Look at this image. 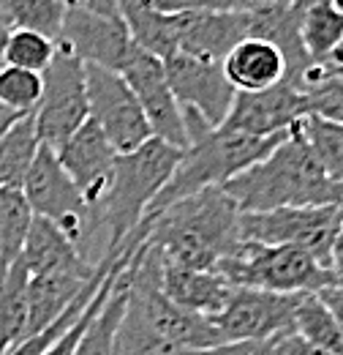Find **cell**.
<instances>
[{"instance_id":"obj_1","label":"cell","mask_w":343,"mask_h":355,"mask_svg":"<svg viewBox=\"0 0 343 355\" xmlns=\"http://www.w3.org/2000/svg\"><path fill=\"white\" fill-rule=\"evenodd\" d=\"M126 309L112 336V355H172L221 345L213 317L172 304L161 290V254L142 241L126 268Z\"/></svg>"},{"instance_id":"obj_2","label":"cell","mask_w":343,"mask_h":355,"mask_svg":"<svg viewBox=\"0 0 343 355\" xmlns=\"http://www.w3.org/2000/svg\"><path fill=\"white\" fill-rule=\"evenodd\" d=\"M240 214H259L275 208H316L335 205L343 197V183H335L322 170L297 123L286 139L254 167L243 170L221 186Z\"/></svg>"},{"instance_id":"obj_3","label":"cell","mask_w":343,"mask_h":355,"mask_svg":"<svg viewBox=\"0 0 343 355\" xmlns=\"http://www.w3.org/2000/svg\"><path fill=\"white\" fill-rule=\"evenodd\" d=\"M142 224L147 227V246L167 263L194 270H215L218 260L240 241V208L221 186L196 191Z\"/></svg>"},{"instance_id":"obj_4","label":"cell","mask_w":343,"mask_h":355,"mask_svg":"<svg viewBox=\"0 0 343 355\" xmlns=\"http://www.w3.org/2000/svg\"><path fill=\"white\" fill-rule=\"evenodd\" d=\"M185 121V134H188V148L183 150L180 164L174 167L167 186L158 191V197L150 202L145 219L161 214L174 202L205 191L210 186H223L243 170L254 167L264 156H270L286 134L278 137H248L240 132H226V129H213L199 112L183 110Z\"/></svg>"},{"instance_id":"obj_5","label":"cell","mask_w":343,"mask_h":355,"mask_svg":"<svg viewBox=\"0 0 343 355\" xmlns=\"http://www.w3.org/2000/svg\"><path fill=\"white\" fill-rule=\"evenodd\" d=\"M180 159L183 150L158 137H150L131 153H118L109 189L93 214V230H109L106 249H123L131 232L145 219L150 202L167 186Z\"/></svg>"},{"instance_id":"obj_6","label":"cell","mask_w":343,"mask_h":355,"mask_svg":"<svg viewBox=\"0 0 343 355\" xmlns=\"http://www.w3.org/2000/svg\"><path fill=\"white\" fill-rule=\"evenodd\" d=\"M215 270L232 287H254L267 293H319L335 284L333 270L319 257L297 246H264L254 241H237Z\"/></svg>"},{"instance_id":"obj_7","label":"cell","mask_w":343,"mask_h":355,"mask_svg":"<svg viewBox=\"0 0 343 355\" xmlns=\"http://www.w3.org/2000/svg\"><path fill=\"white\" fill-rule=\"evenodd\" d=\"M41 80V101L33 112L36 132L39 142L57 153L71 139V134L90 118L85 63L77 55H71L66 46L57 44L55 58L46 66Z\"/></svg>"},{"instance_id":"obj_8","label":"cell","mask_w":343,"mask_h":355,"mask_svg":"<svg viewBox=\"0 0 343 355\" xmlns=\"http://www.w3.org/2000/svg\"><path fill=\"white\" fill-rule=\"evenodd\" d=\"M341 232L338 208H275L259 214H240V238L264 246H297L330 268V249Z\"/></svg>"},{"instance_id":"obj_9","label":"cell","mask_w":343,"mask_h":355,"mask_svg":"<svg viewBox=\"0 0 343 355\" xmlns=\"http://www.w3.org/2000/svg\"><path fill=\"white\" fill-rule=\"evenodd\" d=\"M22 194L33 211V216L57 224L74 243L93 230V211L85 202L82 191L63 170L57 153L41 145L28 175L22 180Z\"/></svg>"},{"instance_id":"obj_10","label":"cell","mask_w":343,"mask_h":355,"mask_svg":"<svg viewBox=\"0 0 343 355\" xmlns=\"http://www.w3.org/2000/svg\"><path fill=\"white\" fill-rule=\"evenodd\" d=\"M85 80L90 121L98 123L112 148L118 153H131L142 148L153 137V129L123 74L85 63Z\"/></svg>"},{"instance_id":"obj_11","label":"cell","mask_w":343,"mask_h":355,"mask_svg":"<svg viewBox=\"0 0 343 355\" xmlns=\"http://www.w3.org/2000/svg\"><path fill=\"white\" fill-rule=\"evenodd\" d=\"M302 293L284 295L254 287H234L229 304L213 322L223 342H267L295 331V311Z\"/></svg>"},{"instance_id":"obj_12","label":"cell","mask_w":343,"mask_h":355,"mask_svg":"<svg viewBox=\"0 0 343 355\" xmlns=\"http://www.w3.org/2000/svg\"><path fill=\"white\" fill-rule=\"evenodd\" d=\"M57 44L66 46L87 66H101L109 71H120L136 49L120 17L98 14L80 3L68 6Z\"/></svg>"},{"instance_id":"obj_13","label":"cell","mask_w":343,"mask_h":355,"mask_svg":"<svg viewBox=\"0 0 343 355\" xmlns=\"http://www.w3.org/2000/svg\"><path fill=\"white\" fill-rule=\"evenodd\" d=\"M123 80L133 90L153 137L169 142L174 148L185 150L188 148V134H185V121H183V110L174 98L169 88L167 71H164V60H158L156 55L145 52V49H133L129 63L120 69Z\"/></svg>"},{"instance_id":"obj_14","label":"cell","mask_w":343,"mask_h":355,"mask_svg":"<svg viewBox=\"0 0 343 355\" xmlns=\"http://www.w3.org/2000/svg\"><path fill=\"white\" fill-rule=\"evenodd\" d=\"M164 71L180 110L199 112L213 129H218L234 101L232 83L223 74L221 63H210L185 52H174L164 60Z\"/></svg>"},{"instance_id":"obj_15","label":"cell","mask_w":343,"mask_h":355,"mask_svg":"<svg viewBox=\"0 0 343 355\" xmlns=\"http://www.w3.org/2000/svg\"><path fill=\"white\" fill-rule=\"evenodd\" d=\"M308 115L305 93L281 83L275 88L234 93L232 110L218 129L240 132L248 137H278L292 132V126Z\"/></svg>"},{"instance_id":"obj_16","label":"cell","mask_w":343,"mask_h":355,"mask_svg":"<svg viewBox=\"0 0 343 355\" xmlns=\"http://www.w3.org/2000/svg\"><path fill=\"white\" fill-rule=\"evenodd\" d=\"M57 159H60L63 170L68 173V178L74 180V186L82 191L90 211L95 214V208L101 205V200L109 189L115 159H118V150L112 148L106 134L98 129L95 121L87 118L85 123L71 134V139L57 150Z\"/></svg>"},{"instance_id":"obj_17","label":"cell","mask_w":343,"mask_h":355,"mask_svg":"<svg viewBox=\"0 0 343 355\" xmlns=\"http://www.w3.org/2000/svg\"><path fill=\"white\" fill-rule=\"evenodd\" d=\"M174 36L177 52L223 63V58L251 39V11H199V14H174Z\"/></svg>"},{"instance_id":"obj_18","label":"cell","mask_w":343,"mask_h":355,"mask_svg":"<svg viewBox=\"0 0 343 355\" xmlns=\"http://www.w3.org/2000/svg\"><path fill=\"white\" fill-rule=\"evenodd\" d=\"M95 279L93 263H77V266L49 268L41 273L28 276V328L25 342L49 328L63 311L68 309Z\"/></svg>"},{"instance_id":"obj_19","label":"cell","mask_w":343,"mask_h":355,"mask_svg":"<svg viewBox=\"0 0 343 355\" xmlns=\"http://www.w3.org/2000/svg\"><path fill=\"white\" fill-rule=\"evenodd\" d=\"M161 290L180 309L215 317L232 298V284L218 270H194L161 257Z\"/></svg>"},{"instance_id":"obj_20","label":"cell","mask_w":343,"mask_h":355,"mask_svg":"<svg viewBox=\"0 0 343 355\" xmlns=\"http://www.w3.org/2000/svg\"><path fill=\"white\" fill-rule=\"evenodd\" d=\"M223 74L234 90L254 93V90L275 88L286 83V58L275 44L264 39H243L226 58Z\"/></svg>"},{"instance_id":"obj_21","label":"cell","mask_w":343,"mask_h":355,"mask_svg":"<svg viewBox=\"0 0 343 355\" xmlns=\"http://www.w3.org/2000/svg\"><path fill=\"white\" fill-rule=\"evenodd\" d=\"M115 6L139 49L156 55L158 60H167L177 52L174 14L158 11L153 0H115Z\"/></svg>"},{"instance_id":"obj_22","label":"cell","mask_w":343,"mask_h":355,"mask_svg":"<svg viewBox=\"0 0 343 355\" xmlns=\"http://www.w3.org/2000/svg\"><path fill=\"white\" fill-rule=\"evenodd\" d=\"M22 266L28 268V276L41 273L49 268H63V266H77L85 257L80 254L77 243L49 219L33 216V224L28 230L22 254H19Z\"/></svg>"},{"instance_id":"obj_23","label":"cell","mask_w":343,"mask_h":355,"mask_svg":"<svg viewBox=\"0 0 343 355\" xmlns=\"http://www.w3.org/2000/svg\"><path fill=\"white\" fill-rule=\"evenodd\" d=\"M41 142L33 112L22 115L11 129L0 134V189H22Z\"/></svg>"},{"instance_id":"obj_24","label":"cell","mask_w":343,"mask_h":355,"mask_svg":"<svg viewBox=\"0 0 343 355\" xmlns=\"http://www.w3.org/2000/svg\"><path fill=\"white\" fill-rule=\"evenodd\" d=\"M28 328V268L22 260L6 270L0 282V355L25 342Z\"/></svg>"},{"instance_id":"obj_25","label":"cell","mask_w":343,"mask_h":355,"mask_svg":"<svg viewBox=\"0 0 343 355\" xmlns=\"http://www.w3.org/2000/svg\"><path fill=\"white\" fill-rule=\"evenodd\" d=\"M300 42L308 58L319 66H330L343 44V11L333 3H316L300 17Z\"/></svg>"},{"instance_id":"obj_26","label":"cell","mask_w":343,"mask_h":355,"mask_svg":"<svg viewBox=\"0 0 343 355\" xmlns=\"http://www.w3.org/2000/svg\"><path fill=\"white\" fill-rule=\"evenodd\" d=\"M145 230H147L145 224L133 230V238H131V241H129V246H126V252L120 254V260L115 263V268H112V270L106 273V279L101 282V287H98V293H95V298L90 301V306H87V309L82 311V317H80V320L74 322V328H71V331H66V334H63V336H60V339H57V342H55V345H52V347H49V350H46V353H44V355H71V353H74V350H77V345H80V339H82V334H85V331H87V325H90V322L95 320V314L101 311V306L106 304V298L112 295V290H115V284H118V279H120V273H123V268L129 266V263H131V257L136 254V249L142 246V241L147 238V232H145Z\"/></svg>"},{"instance_id":"obj_27","label":"cell","mask_w":343,"mask_h":355,"mask_svg":"<svg viewBox=\"0 0 343 355\" xmlns=\"http://www.w3.org/2000/svg\"><path fill=\"white\" fill-rule=\"evenodd\" d=\"M126 268H123V273H120V279H118L112 295L106 298V304H104L101 311L95 314V320L87 325V331L82 334L77 350H74L71 355H112V336H115L118 322H120V317H123V309H126V293H129Z\"/></svg>"},{"instance_id":"obj_28","label":"cell","mask_w":343,"mask_h":355,"mask_svg":"<svg viewBox=\"0 0 343 355\" xmlns=\"http://www.w3.org/2000/svg\"><path fill=\"white\" fill-rule=\"evenodd\" d=\"M3 8L14 31H33L57 42L68 3L66 0H3Z\"/></svg>"},{"instance_id":"obj_29","label":"cell","mask_w":343,"mask_h":355,"mask_svg":"<svg viewBox=\"0 0 343 355\" xmlns=\"http://www.w3.org/2000/svg\"><path fill=\"white\" fill-rule=\"evenodd\" d=\"M295 331L302 339L319 345L322 350L333 355H343V334L335 325L333 314L322 304L316 293H302L295 311Z\"/></svg>"},{"instance_id":"obj_30","label":"cell","mask_w":343,"mask_h":355,"mask_svg":"<svg viewBox=\"0 0 343 355\" xmlns=\"http://www.w3.org/2000/svg\"><path fill=\"white\" fill-rule=\"evenodd\" d=\"M302 139L308 142L310 153L316 156V162L322 164V170L327 178H333L335 183H343V126L341 123H330L322 121L316 115H305L297 121Z\"/></svg>"},{"instance_id":"obj_31","label":"cell","mask_w":343,"mask_h":355,"mask_svg":"<svg viewBox=\"0 0 343 355\" xmlns=\"http://www.w3.org/2000/svg\"><path fill=\"white\" fill-rule=\"evenodd\" d=\"M30 224H33V211L22 189H0V235H3V260L8 268L19 260Z\"/></svg>"},{"instance_id":"obj_32","label":"cell","mask_w":343,"mask_h":355,"mask_svg":"<svg viewBox=\"0 0 343 355\" xmlns=\"http://www.w3.org/2000/svg\"><path fill=\"white\" fill-rule=\"evenodd\" d=\"M55 49H57V42L46 39L41 33L11 31L8 39H6V46H3L0 66H17V69H28V71L44 74L46 66L55 58Z\"/></svg>"},{"instance_id":"obj_33","label":"cell","mask_w":343,"mask_h":355,"mask_svg":"<svg viewBox=\"0 0 343 355\" xmlns=\"http://www.w3.org/2000/svg\"><path fill=\"white\" fill-rule=\"evenodd\" d=\"M44 80L41 74L17 69V66H0V104L14 112H36L41 101Z\"/></svg>"},{"instance_id":"obj_34","label":"cell","mask_w":343,"mask_h":355,"mask_svg":"<svg viewBox=\"0 0 343 355\" xmlns=\"http://www.w3.org/2000/svg\"><path fill=\"white\" fill-rule=\"evenodd\" d=\"M305 104H308V115L343 126V83L333 71L324 80H319L313 88L305 90Z\"/></svg>"},{"instance_id":"obj_35","label":"cell","mask_w":343,"mask_h":355,"mask_svg":"<svg viewBox=\"0 0 343 355\" xmlns=\"http://www.w3.org/2000/svg\"><path fill=\"white\" fill-rule=\"evenodd\" d=\"M164 14H199V11H237L245 8L240 0H153Z\"/></svg>"},{"instance_id":"obj_36","label":"cell","mask_w":343,"mask_h":355,"mask_svg":"<svg viewBox=\"0 0 343 355\" xmlns=\"http://www.w3.org/2000/svg\"><path fill=\"white\" fill-rule=\"evenodd\" d=\"M275 353V339L267 342H221L213 347L202 350H177L172 355H272Z\"/></svg>"},{"instance_id":"obj_37","label":"cell","mask_w":343,"mask_h":355,"mask_svg":"<svg viewBox=\"0 0 343 355\" xmlns=\"http://www.w3.org/2000/svg\"><path fill=\"white\" fill-rule=\"evenodd\" d=\"M275 355H333L327 350H322L319 345L302 339L297 331H286L275 339Z\"/></svg>"},{"instance_id":"obj_38","label":"cell","mask_w":343,"mask_h":355,"mask_svg":"<svg viewBox=\"0 0 343 355\" xmlns=\"http://www.w3.org/2000/svg\"><path fill=\"white\" fill-rule=\"evenodd\" d=\"M316 295L322 298V304H324V306H327V311L333 314L335 325L341 328V334H343V284H330V287L319 290Z\"/></svg>"},{"instance_id":"obj_39","label":"cell","mask_w":343,"mask_h":355,"mask_svg":"<svg viewBox=\"0 0 343 355\" xmlns=\"http://www.w3.org/2000/svg\"><path fill=\"white\" fill-rule=\"evenodd\" d=\"M330 270L335 276V284H343V230L335 235L333 249H330Z\"/></svg>"},{"instance_id":"obj_40","label":"cell","mask_w":343,"mask_h":355,"mask_svg":"<svg viewBox=\"0 0 343 355\" xmlns=\"http://www.w3.org/2000/svg\"><path fill=\"white\" fill-rule=\"evenodd\" d=\"M19 118H22V112H14V110H8V107L0 104V134L6 132V129H11Z\"/></svg>"},{"instance_id":"obj_41","label":"cell","mask_w":343,"mask_h":355,"mask_svg":"<svg viewBox=\"0 0 343 355\" xmlns=\"http://www.w3.org/2000/svg\"><path fill=\"white\" fill-rule=\"evenodd\" d=\"M11 31H14V28H11L8 14H6V8H3V0H0V58H3V46H6V39H8Z\"/></svg>"},{"instance_id":"obj_42","label":"cell","mask_w":343,"mask_h":355,"mask_svg":"<svg viewBox=\"0 0 343 355\" xmlns=\"http://www.w3.org/2000/svg\"><path fill=\"white\" fill-rule=\"evenodd\" d=\"M316 3H327V0H289V6L292 8H297V11H305V8H310V6H316Z\"/></svg>"},{"instance_id":"obj_43","label":"cell","mask_w":343,"mask_h":355,"mask_svg":"<svg viewBox=\"0 0 343 355\" xmlns=\"http://www.w3.org/2000/svg\"><path fill=\"white\" fill-rule=\"evenodd\" d=\"M6 270H8V266H6V260H3V235H0V282H3Z\"/></svg>"},{"instance_id":"obj_44","label":"cell","mask_w":343,"mask_h":355,"mask_svg":"<svg viewBox=\"0 0 343 355\" xmlns=\"http://www.w3.org/2000/svg\"><path fill=\"white\" fill-rule=\"evenodd\" d=\"M245 8H257V6H264V3H270V0H240Z\"/></svg>"},{"instance_id":"obj_45","label":"cell","mask_w":343,"mask_h":355,"mask_svg":"<svg viewBox=\"0 0 343 355\" xmlns=\"http://www.w3.org/2000/svg\"><path fill=\"white\" fill-rule=\"evenodd\" d=\"M330 69H333V74L343 83V63H335V66H330Z\"/></svg>"},{"instance_id":"obj_46","label":"cell","mask_w":343,"mask_h":355,"mask_svg":"<svg viewBox=\"0 0 343 355\" xmlns=\"http://www.w3.org/2000/svg\"><path fill=\"white\" fill-rule=\"evenodd\" d=\"M338 222H341V230H343V197L341 202H338Z\"/></svg>"},{"instance_id":"obj_47","label":"cell","mask_w":343,"mask_h":355,"mask_svg":"<svg viewBox=\"0 0 343 355\" xmlns=\"http://www.w3.org/2000/svg\"><path fill=\"white\" fill-rule=\"evenodd\" d=\"M333 3H335V6H338V8L343 11V0H333Z\"/></svg>"},{"instance_id":"obj_48","label":"cell","mask_w":343,"mask_h":355,"mask_svg":"<svg viewBox=\"0 0 343 355\" xmlns=\"http://www.w3.org/2000/svg\"><path fill=\"white\" fill-rule=\"evenodd\" d=\"M66 3H68V6H71V3H80V0H66Z\"/></svg>"},{"instance_id":"obj_49","label":"cell","mask_w":343,"mask_h":355,"mask_svg":"<svg viewBox=\"0 0 343 355\" xmlns=\"http://www.w3.org/2000/svg\"><path fill=\"white\" fill-rule=\"evenodd\" d=\"M281 3H289V0H281Z\"/></svg>"},{"instance_id":"obj_50","label":"cell","mask_w":343,"mask_h":355,"mask_svg":"<svg viewBox=\"0 0 343 355\" xmlns=\"http://www.w3.org/2000/svg\"><path fill=\"white\" fill-rule=\"evenodd\" d=\"M272 355H275V353H272Z\"/></svg>"}]
</instances>
